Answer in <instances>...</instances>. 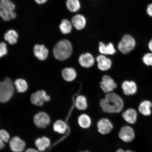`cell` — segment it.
<instances>
[{
  "instance_id": "obj_1",
  "label": "cell",
  "mask_w": 152,
  "mask_h": 152,
  "mask_svg": "<svg viewBox=\"0 0 152 152\" xmlns=\"http://www.w3.org/2000/svg\"><path fill=\"white\" fill-rule=\"evenodd\" d=\"M100 107L104 112L109 113H118L124 106L123 100L115 93H108L105 98L100 100Z\"/></svg>"
},
{
  "instance_id": "obj_2",
  "label": "cell",
  "mask_w": 152,
  "mask_h": 152,
  "mask_svg": "<svg viewBox=\"0 0 152 152\" xmlns=\"http://www.w3.org/2000/svg\"><path fill=\"white\" fill-rule=\"evenodd\" d=\"M73 48L71 42L66 39L59 41L53 50V55L57 59L64 61L69 58L72 54Z\"/></svg>"
},
{
  "instance_id": "obj_3",
  "label": "cell",
  "mask_w": 152,
  "mask_h": 152,
  "mask_svg": "<svg viewBox=\"0 0 152 152\" xmlns=\"http://www.w3.org/2000/svg\"><path fill=\"white\" fill-rule=\"evenodd\" d=\"M14 92V84L9 77L0 82V102L5 103L10 100Z\"/></svg>"
},
{
  "instance_id": "obj_4",
  "label": "cell",
  "mask_w": 152,
  "mask_h": 152,
  "mask_svg": "<svg viewBox=\"0 0 152 152\" xmlns=\"http://www.w3.org/2000/svg\"><path fill=\"white\" fill-rule=\"evenodd\" d=\"M136 45V42L134 38L130 35H126L119 42L118 48L123 54H127L134 50Z\"/></svg>"
},
{
  "instance_id": "obj_5",
  "label": "cell",
  "mask_w": 152,
  "mask_h": 152,
  "mask_svg": "<svg viewBox=\"0 0 152 152\" xmlns=\"http://www.w3.org/2000/svg\"><path fill=\"white\" fill-rule=\"evenodd\" d=\"M50 99V96L43 90L37 91L32 94L31 97L32 103L38 106H42L44 102H49Z\"/></svg>"
},
{
  "instance_id": "obj_6",
  "label": "cell",
  "mask_w": 152,
  "mask_h": 152,
  "mask_svg": "<svg viewBox=\"0 0 152 152\" xmlns=\"http://www.w3.org/2000/svg\"><path fill=\"white\" fill-rule=\"evenodd\" d=\"M101 88L104 92L108 94L112 92L117 87V84L108 75H104L100 83Z\"/></svg>"
},
{
  "instance_id": "obj_7",
  "label": "cell",
  "mask_w": 152,
  "mask_h": 152,
  "mask_svg": "<svg viewBox=\"0 0 152 152\" xmlns=\"http://www.w3.org/2000/svg\"><path fill=\"white\" fill-rule=\"evenodd\" d=\"M34 123L39 128H45L50 123V117L44 112H40L36 114L34 117Z\"/></svg>"
},
{
  "instance_id": "obj_8",
  "label": "cell",
  "mask_w": 152,
  "mask_h": 152,
  "mask_svg": "<svg viewBox=\"0 0 152 152\" xmlns=\"http://www.w3.org/2000/svg\"><path fill=\"white\" fill-rule=\"evenodd\" d=\"M119 137L125 142L132 141L135 137L134 129L132 127L125 126L121 129L118 134Z\"/></svg>"
},
{
  "instance_id": "obj_9",
  "label": "cell",
  "mask_w": 152,
  "mask_h": 152,
  "mask_svg": "<svg viewBox=\"0 0 152 152\" xmlns=\"http://www.w3.org/2000/svg\"><path fill=\"white\" fill-rule=\"evenodd\" d=\"M97 126L99 132L102 134H109L113 129V125L111 121L106 118L100 119L98 121Z\"/></svg>"
},
{
  "instance_id": "obj_10",
  "label": "cell",
  "mask_w": 152,
  "mask_h": 152,
  "mask_svg": "<svg viewBox=\"0 0 152 152\" xmlns=\"http://www.w3.org/2000/svg\"><path fill=\"white\" fill-rule=\"evenodd\" d=\"M124 94L126 96H132L137 92L138 86L135 82L131 80L123 81L121 85Z\"/></svg>"
},
{
  "instance_id": "obj_11",
  "label": "cell",
  "mask_w": 152,
  "mask_h": 152,
  "mask_svg": "<svg viewBox=\"0 0 152 152\" xmlns=\"http://www.w3.org/2000/svg\"><path fill=\"white\" fill-rule=\"evenodd\" d=\"M11 150L14 152H22L26 147L25 142L18 137H13L10 142Z\"/></svg>"
},
{
  "instance_id": "obj_12",
  "label": "cell",
  "mask_w": 152,
  "mask_h": 152,
  "mask_svg": "<svg viewBox=\"0 0 152 152\" xmlns=\"http://www.w3.org/2000/svg\"><path fill=\"white\" fill-rule=\"evenodd\" d=\"M34 55L40 60H45L48 56L49 51L44 45H36L34 48Z\"/></svg>"
},
{
  "instance_id": "obj_13",
  "label": "cell",
  "mask_w": 152,
  "mask_h": 152,
  "mask_svg": "<svg viewBox=\"0 0 152 152\" xmlns=\"http://www.w3.org/2000/svg\"><path fill=\"white\" fill-rule=\"evenodd\" d=\"M96 61L98 63V67L100 70L102 71H106L111 68L112 61L103 55H100L96 58Z\"/></svg>"
},
{
  "instance_id": "obj_14",
  "label": "cell",
  "mask_w": 152,
  "mask_h": 152,
  "mask_svg": "<svg viewBox=\"0 0 152 152\" xmlns=\"http://www.w3.org/2000/svg\"><path fill=\"white\" fill-rule=\"evenodd\" d=\"M122 117L127 122L131 124H134L137 120V112L133 108H129L123 112Z\"/></svg>"
},
{
  "instance_id": "obj_15",
  "label": "cell",
  "mask_w": 152,
  "mask_h": 152,
  "mask_svg": "<svg viewBox=\"0 0 152 152\" xmlns=\"http://www.w3.org/2000/svg\"><path fill=\"white\" fill-rule=\"evenodd\" d=\"M79 61L80 65L84 68H90L94 64V56L90 53H87L81 55L79 57Z\"/></svg>"
},
{
  "instance_id": "obj_16",
  "label": "cell",
  "mask_w": 152,
  "mask_h": 152,
  "mask_svg": "<svg viewBox=\"0 0 152 152\" xmlns=\"http://www.w3.org/2000/svg\"><path fill=\"white\" fill-rule=\"evenodd\" d=\"M152 102L148 100H142L138 106V110L140 113L144 116L151 115Z\"/></svg>"
},
{
  "instance_id": "obj_17",
  "label": "cell",
  "mask_w": 152,
  "mask_h": 152,
  "mask_svg": "<svg viewBox=\"0 0 152 152\" xmlns=\"http://www.w3.org/2000/svg\"><path fill=\"white\" fill-rule=\"evenodd\" d=\"M72 23L76 29L81 30L85 28L86 20L84 17L83 15H77L72 18Z\"/></svg>"
},
{
  "instance_id": "obj_18",
  "label": "cell",
  "mask_w": 152,
  "mask_h": 152,
  "mask_svg": "<svg viewBox=\"0 0 152 152\" xmlns=\"http://www.w3.org/2000/svg\"><path fill=\"white\" fill-rule=\"evenodd\" d=\"M63 78L66 81L71 82L75 80L77 76L75 70L72 68H66L62 70Z\"/></svg>"
},
{
  "instance_id": "obj_19",
  "label": "cell",
  "mask_w": 152,
  "mask_h": 152,
  "mask_svg": "<svg viewBox=\"0 0 152 152\" xmlns=\"http://www.w3.org/2000/svg\"><path fill=\"white\" fill-rule=\"evenodd\" d=\"M99 49L100 52L103 54L112 55L115 54L116 52L115 47L111 43L106 45L102 42H100Z\"/></svg>"
},
{
  "instance_id": "obj_20",
  "label": "cell",
  "mask_w": 152,
  "mask_h": 152,
  "mask_svg": "<svg viewBox=\"0 0 152 152\" xmlns=\"http://www.w3.org/2000/svg\"><path fill=\"white\" fill-rule=\"evenodd\" d=\"M16 6L10 0H1L0 1V11L4 12H11L14 11Z\"/></svg>"
},
{
  "instance_id": "obj_21",
  "label": "cell",
  "mask_w": 152,
  "mask_h": 152,
  "mask_svg": "<svg viewBox=\"0 0 152 152\" xmlns=\"http://www.w3.org/2000/svg\"><path fill=\"white\" fill-rule=\"evenodd\" d=\"M35 144L39 151H43L50 146V140L48 138L43 137L37 139L35 141Z\"/></svg>"
},
{
  "instance_id": "obj_22",
  "label": "cell",
  "mask_w": 152,
  "mask_h": 152,
  "mask_svg": "<svg viewBox=\"0 0 152 152\" xmlns=\"http://www.w3.org/2000/svg\"><path fill=\"white\" fill-rule=\"evenodd\" d=\"M91 120L90 116L86 114H82L79 116L78 118V123L81 128L84 129H88L91 125Z\"/></svg>"
},
{
  "instance_id": "obj_23",
  "label": "cell",
  "mask_w": 152,
  "mask_h": 152,
  "mask_svg": "<svg viewBox=\"0 0 152 152\" xmlns=\"http://www.w3.org/2000/svg\"><path fill=\"white\" fill-rule=\"evenodd\" d=\"M18 33L14 30H10L5 34V40L8 42L11 45H14L18 42Z\"/></svg>"
},
{
  "instance_id": "obj_24",
  "label": "cell",
  "mask_w": 152,
  "mask_h": 152,
  "mask_svg": "<svg viewBox=\"0 0 152 152\" xmlns=\"http://www.w3.org/2000/svg\"><path fill=\"white\" fill-rule=\"evenodd\" d=\"M75 107L80 110H85L87 109L88 104L86 98L83 96L80 95L76 98L75 102Z\"/></svg>"
},
{
  "instance_id": "obj_25",
  "label": "cell",
  "mask_w": 152,
  "mask_h": 152,
  "mask_svg": "<svg viewBox=\"0 0 152 152\" xmlns=\"http://www.w3.org/2000/svg\"><path fill=\"white\" fill-rule=\"evenodd\" d=\"M67 126L66 123L60 120L56 121L53 125V129L58 134H64L67 130Z\"/></svg>"
},
{
  "instance_id": "obj_26",
  "label": "cell",
  "mask_w": 152,
  "mask_h": 152,
  "mask_svg": "<svg viewBox=\"0 0 152 152\" xmlns=\"http://www.w3.org/2000/svg\"><path fill=\"white\" fill-rule=\"evenodd\" d=\"M14 84L16 90L19 93L25 92L28 88L27 83L24 79H18L16 80Z\"/></svg>"
},
{
  "instance_id": "obj_27",
  "label": "cell",
  "mask_w": 152,
  "mask_h": 152,
  "mask_svg": "<svg viewBox=\"0 0 152 152\" xmlns=\"http://www.w3.org/2000/svg\"><path fill=\"white\" fill-rule=\"evenodd\" d=\"M66 6L69 10L73 12L78 11L80 7L79 0H67L66 1Z\"/></svg>"
},
{
  "instance_id": "obj_28",
  "label": "cell",
  "mask_w": 152,
  "mask_h": 152,
  "mask_svg": "<svg viewBox=\"0 0 152 152\" xmlns=\"http://www.w3.org/2000/svg\"><path fill=\"white\" fill-rule=\"evenodd\" d=\"M60 29L61 33L64 34L71 33L72 29V24L67 20H62L60 25Z\"/></svg>"
},
{
  "instance_id": "obj_29",
  "label": "cell",
  "mask_w": 152,
  "mask_h": 152,
  "mask_svg": "<svg viewBox=\"0 0 152 152\" xmlns=\"http://www.w3.org/2000/svg\"><path fill=\"white\" fill-rule=\"evenodd\" d=\"M0 16L4 20L9 21L16 18L17 14L14 11L11 12H4L0 11Z\"/></svg>"
},
{
  "instance_id": "obj_30",
  "label": "cell",
  "mask_w": 152,
  "mask_h": 152,
  "mask_svg": "<svg viewBox=\"0 0 152 152\" xmlns=\"http://www.w3.org/2000/svg\"><path fill=\"white\" fill-rule=\"evenodd\" d=\"M142 61L145 65L152 66V53H145L142 58Z\"/></svg>"
},
{
  "instance_id": "obj_31",
  "label": "cell",
  "mask_w": 152,
  "mask_h": 152,
  "mask_svg": "<svg viewBox=\"0 0 152 152\" xmlns=\"http://www.w3.org/2000/svg\"><path fill=\"white\" fill-rule=\"evenodd\" d=\"M7 45L4 42L0 43V58L5 56L7 54Z\"/></svg>"
},
{
  "instance_id": "obj_32",
  "label": "cell",
  "mask_w": 152,
  "mask_h": 152,
  "mask_svg": "<svg viewBox=\"0 0 152 152\" xmlns=\"http://www.w3.org/2000/svg\"><path fill=\"white\" fill-rule=\"evenodd\" d=\"M0 136L2 138L5 142H7L9 141L10 135L6 131L3 129L0 130Z\"/></svg>"
},
{
  "instance_id": "obj_33",
  "label": "cell",
  "mask_w": 152,
  "mask_h": 152,
  "mask_svg": "<svg viewBox=\"0 0 152 152\" xmlns=\"http://www.w3.org/2000/svg\"><path fill=\"white\" fill-rule=\"evenodd\" d=\"M147 11L148 15L152 17V3L148 5Z\"/></svg>"
},
{
  "instance_id": "obj_34",
  "label": "cell",
  "mask_w": 152,
  "mask_h": 152,
  "mask_svg": "<svg viewBox=\"0 0 152 152\" xmlns=\"http://www.w3.org/2000/svg\"><path fill=\"white\" fill-rule=\"evenodd\" d=\"M5 142L2 138L0 136V150L3 149L5 147Z\"/></svg>"
},
{
  "instance_id": "obj_35",
  "label": "cell",
  "mask_w": 152,
  "mask_h": 152,
  "mask_svg": "<svg viewBox=\"0 0 152 152\" xmlns=\"http://www.w3.org/2000/svg\"><path fill=\"white\" fill-rule=\"evenodd\" d=\"M35 1L38 4H42L46 3L48 0H35Z\"/></svg>"
},
{
  "instance_id": "obj_36",
  "label": "cell",
  "mask_w": 152,
  "mask_h": 152,
  "mask_svg": "<svg viewBox=\"0 0 152 152\" xmlns=\"http://www.w3.org/2000/svg\"><path fill=\"white\" fill-rule=\"evenodd\" d=\"M148 47L150 52L152 53V39L148 43Z\"/></svg>"
},
{
  "instance_id": "obj_37",
  "label": "cell",
  "mask_w": 152,
  "mask_h": 152,
  "mask_svg": "<svg viewBox=\"0 0 152 152\" xmlns=\"http://www.w3.org/2000/svg\"><path fill=\"white\" fill-rule=\"evenodd\" d=\"M25 152H39L37 150H36L35 149H31V148H30V149H28L27 150H26Z\"/></svg>"
},
{
  "instance_id": "obj_38",
  "label": "cell",
  "mask_w": 152,
  "mask_h": 152,
  "mask_svg": "<svg viewBox=\"0 0 152 152\" xmlns=\"http://www.w3.org/2000/svg\"><path fill=\"white\" fill-rule=\"evenodd\" d=\"M116 152H125V151L122 149H119L117 150Z\"/></svg>"
},
{
  "instance_id": "obj_39",
  "label": "cell",
  "mask_w": 152,
  "mask_h": 152,
  "mask_svg": "<svg viewBox=\"0 0 152 152\" xmlns=\"http://www.w3.org/2000/svg\"><path fill=\"white\" fill-rule=\"evenodd\" d=\"M125 152H134V151H125Z\"/></svg>"
},
{
  "instance_id": "obj_40",
  "label": "cell",
  "mask_w": 152,
  "mask_h": 152,
  "mask_svg": "<svg viewBox=\"0 0 152 152\" xmlns=\"http://www.w3.org/2000/svg\"><path fill=\"white\" fill-rule=\"evenodd\" d=\"M90 152L88 151H85L84 152Z\"/></svg>"
}]
</instances>
